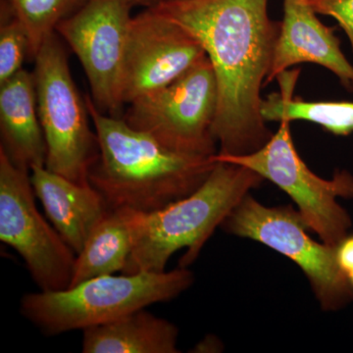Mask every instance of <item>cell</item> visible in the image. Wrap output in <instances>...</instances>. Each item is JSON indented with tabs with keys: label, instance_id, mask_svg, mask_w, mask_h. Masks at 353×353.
Wrapping results in <instances>:
<instances>
[{
	"label": "cell",
	"instance_id": "cell-14",
	"mask_svg": "<svg viewBox=\"0 0 353 353\" xmlns=\"http://www.w3.org/2000/svg\"><path fill=\"white\" fill-rule=\"evenodd\" d=\"M0 148L16 166L46 167L48 148L32 73L21 70L0 85Z\"/></svg>",
	"mask_w": 353,
	"mask_h": 353
},
{
	"label": "cell",
	"instance_id": "cell-22",
	"mask_svg": "<svg viewBox=\"0 0 353 353\" xmlns=\"http://www.w3.org/2000/svg\"><path fill=\"white\" fill-rule=\"evenodd\" d=\"M217 341H216V338H213L212 336H208L206 338V340L202 341L201 343H199V345H197L196 350V352H217L218 350V345H217Z\"/></svg>",
	"mask_w": 353,
	"mask_h": 353
},
{
	"label": "cell",
	"instance_id": "cell-13",
	"mask_svg": "<svg viewBox=\"0 0 353 353\" xmlns=\"http://www.w3.org/2000/svg\"><path fill=\"white\" fill-rule=\"evenodd\" d=\"M32 189L48 220L79 254L97 225L108 214L103 197L90 185H80L46 167L31 170Z\"/></svg>",
	"mask_w": 353,
	"mask_h": 353
},
{
	"label": "cell",
	"instance_id": "cell-12",
	"mask_svg": "<svg viewBox=\"0 0 353 353\" xmlns=\"http://www.w3.org/2000/svg\"><path fill=\"white\" fill-rule=\"evenodd\" d=\"M307 0H284V19L265 85L294 65L313 63L328 69L353 92V64L341 51L334 28L323 24Z\"/></svg>",
	"mask_w": 353,
	"mask_h": 353
},
{
	"label": "cell",
	"instance_id": "cell-7",
	"mask_svg": "<svg viewBox=\"0 0 353 353\" xmlns=\"http://www.w3.org/2000/svg\"><path fill=\"white\" fill-rule=\"evenodd\" d=\"M221 228L294 261L305 274L322 310L339 311L353 303V288L339 265L336 248L313 240L301 213L292 205L269 208L248 194Z\"/></svg>",
	"mask_w": 353,
	"mask_h": 353
},
{
	"label": "cell",
	"instance_id": "cell-16",
	"mask_svg": "<svg viewBox=\"0 0 353 353\" xmlns=\"http://www.w3.org/2000/svg\"><path fill=\"white\" fill-rule=\"evenodd\" d=\"M139 213L128 208L109 209L77 254L70 287L124 270L136 241Z\"/></svg>",
	"mask_w": 353,
	"mask_h": 353
},
{
	"label": "cell",
	"instance_id": "cell-10",
	"mask_svg": "<svg viewBox=\"0 0 353 353\" xmlns=\"http://www.w3.org/2000/svg\"><path fill=\"white\" fill-rule=\"evenodd\" d=\"M134 6L132 0H87L57 28L85 70L92 101L112 117H122L121 79Z\"/></svg>",
	"mask_w": 353,
	"mask_h": 353
},
{
	"label": "cell",
	"instance_id": "cell-15",
	"mask_svg": "<svg viewBox=\"0 0 353 353\" xmlns=\"http://www.w3.org/2000/svg\"><path fill=\"white\" fill-rule=\"evenodd\" d=\"M83 353H178L179 329L145 308L83 331Z\"/></svg>",
	"mask_w": 353,
	"mask_h": 353
},
{
	"label": "cell",
	"instance_id": "cell-1",
	"mask_svg": "<svg viewBox=\"0 0 353 353\" xmlns=\"http://www.w3.org/2000/svg\"><path fill=\"white\" fill-rule=\"evenodd\" d=\"M269 0H160L152 6L201 44L218 85L212 134L223 155L259 150L273 136L261 115V88L270 73L281 22Z\"/></svg>",
	"mask_w": 353,
	"mask_h": 353
},
{
	"label": "cell",
	"instance_id": "cell-21",
	"mask_svg": "<svg viewBox=\"0 0 353 353\" xmlns=\"http://www.w3.org/2000/svg\"><path fill=\"white\" fill-rule=\"evenodd\" d=\"M336 259L345 273L353 270V234H347L336 246Z\"/></svg>",
	"mask_w": 353,
	"mask_h": 353
},
{
	"label": "cell",
	"instance_id": "cell-11",
	"mask_svg": "<svg viewBox=\"0 0 353 353\" xmlns=\"http://www.w3.org/2000/svg\"><path fill=\"white\" fill-rule=\"evenodd\" d=\"M204 57L205 51L189 31L148 7L130 26L121 101L125 105L154 94Z\"/></svg>",
	"mask_w": 353,
	"mask_h": 353
},
{
	"label": "cell",
	"instance_id": "cell-20",
	"mask_svg": "<svg viewBox=\"0 0 353 353\" xmlns=\"http://www.w3.org/2000/svg\"><path fill=\"white\" fill-rule=\"evenodd\" d=\"M318 15L329 16L347 34L353 55V0H307Z\"/></svg>",
	"mask_w": 353,
	"mask_h": 353
},
{
	"label": "cell",
	"instance_id": "cell-3",
	"mask_svg": "<svg viewBox=\"0 0 353 353\" xmlns=\"http://www.w3.org/2000/svg\"><path fill=\"white\" fill-rule=\"evenodd\" d=\"M201 187L189 196L153 212H139L136 241L122 274L164 272L178 250L187 248L180 267L187 268L199 256L217 227L264 179L254 171L216 160Z\"/></svg>",
	"mask_w": 353,
	"mask_h": 353
},
{
	"label": "cell",
	"instance_id": "cell-17",
	"mask_svg": "<svg viewBox=\"0 0 353 353\" xmlns=\"http://www.w3.org/2000/svg\"><path fill=\"white\" fill-rule=\"evenodd\" d=\"M299 69L285 71L277 77L281 90L269 94L261 104L266 122L306 121L336 134H353V101H307L294 97Z\"/></svg>",
	"mask_w": 353,
	"mask_h": 353
},
{
	"label": "cell",
	"instance_id": "cell-23",
	"mask_svg": "<svg viewBox=\"0 0 353 353\" xmlns=\"http://www.w3.org/2000/svg\"><path fill=\"white\" fill-rule=\"evenodd\" d=\"M132 1L136 6H143L148 8V7L155 6L160 0H132Z\"/></svg>",
	"mask_w": 353,
	"mask_h": 353
},
{
	"label": "cell",
	"instance_id": "cell-4",
	"mask_svg": "<svg viewBox=\"0 0 353 353\" xmlns=\"http://www.w3.org/2000/svg\"><path fill=\"white\" fill-rule=\"evenodd\" d=\"M187 268L90 279L68 289L23 296L20 313L43 334L57 336L108 324L139 309L167 303L194 284Z\"/></svg>",
	"mask_w": 353,
	"mask_h": 353
},
{
	"label": "cell",
	"instance_id": "cell-5",
	"mask_svg": "<svg viewBox=\"0 0 353 353\" xmlns=\"http://www.w3.org/2000/svg\"><path fill=\"white\" fill-rule=\"evenodd\" d=\"M34 88L39 120L48 148L46 168L80 185L99 155L97 132L73 78L63 46L57 32L41 44L34 58Z\"/></svg>",
	"mask_w": 353,
	"mask_h": 353
},
{
	"label": "cell",
	"instance_id": "cell-9",
	"mask_svg": "<svg viewBox=\"0 0 353 353\" xmlns=\"http://www.w3.org/2000/svg\"><path fill=\"white\" fill-rule=\"evenodd\" d=\"M36 197L31 171L0 148V241L19 253L39 290L68 289L77 254L41 214Z\"/></svg>",
	"mask_w": 353,
	"mask_h": 353
},
{
	"label": "cell",
	"instance_id": "cell-6",
	"mask_svg": "<svg viewBox=\"0 0 353 353\" xmlns=\"http://www.w3.org/2000/svg\"><path fill=\"white\" fill-rule=\"evenodd\" d=\"M214 159L241 165L275 183L296 204L309 231L336 248L352 226V216L339 199H353V175L336 171L323 179L309 169L299 157L290 132V122H280L278 131L256 152L245 155L216 153Z\"/></svg>",
	"mask_w": 353,
	"mask_h": 353
},
{
	"label": "cell",
	"instance_id": "cell-24",
	"mask_svg": "<svg viewBox=\"0 0 353 353\" xmlns=\"http://www.w3.org/2000/svg\"><path fill=\"white\" fill-rule=\"evenodd\" d=\"M348 280H350V285L353 288V270L350 271V273L347 274Z\"/></svg>",
	"mask_w": 353,
	"mask_h": 353
},
{
	"label": "cell",
	"instance_id": "cell-18",
	"mask_svg": "<svg viewBox=\"0 0 353 353\" xmlns=\"http://www.w3.org/2000/svg\"><path fill=\"white\" fill-rule=\"evenodd\" d=\"M16 17L24 26L30 41V59L48 37L57 32V26L87 0H7Z\"/></svg>",
	"mask_w": 353,
	"mask_h": 353
},
{
	"label": "cell",
	"instance_id": "cell-19",
	"mask_svg": "<svg viewBox=\"0 0 353 353\" xmlns=\"http://www.w3.org/2000/svg\"><path fill=\"white\" fill-rule=\"evenodd\" d=\"M0 26V85L22 70L29 57L30 41L24 26L16 17L8 1H2Z\"/></svg>",
	"mask_w": 353,
	"mask_h": 353
},
{
	"label": "cell",
	"instance_id": "cell-8",
	"mask_svg": "<svg viewBox=\"0 0 353 353\" xmlns=\"http://www.w3.org/2000/svg\"><path fill=\"white\" fill-rule=\"evenodd\" d=\"M217 108L214 69L204 57L166 87L129 104L122 118L174 152L212 157Z\"/></svg>",
	"mask_w": 353,
	"mask_h": 353
},
{
	"label": "cell",
	"instance_id": "cell-2",
	"mask_svg": "<svg viewBox=\"0 0 353 353\" xmlns=\"http://www.w3.org/2000/svg\"><path fill=\"white\" fill-rule=\"evenodd\" d=\"M85 99L99 145L88 183L109 209L159 210L199 189L217 163L215 154L174 152L122 117L101 112L90 95Z\"/></svg>",
	"mask_w": 353,
	"mask_h": 353
}]
</instances>
